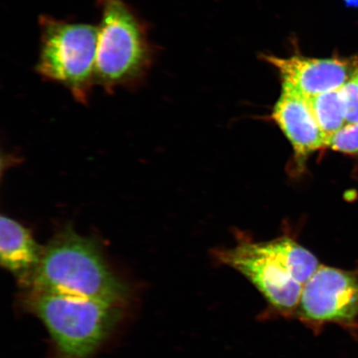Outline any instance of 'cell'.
<instances>
[{
  "mask_svg": "<svg viewBox=\"0 0 358 358\" xmlns=\"http://www.w3.org/2000/svg\"><path fill=\"white\" fill-rule=\"evenodd\" d=\"M26 285L32 289L122 304L127 285L107 265L95 241L71 227L44 246L41 259Z\"/></svg>",
  "mask_w": 358,
  "mask_h": 358,
  "instance_id": "obj_1",
  "label": "cell"
},
{
  "mask_svg": "<svg viewBox=\"0 0 358 358\" xmlns=\"http://www.w3.org/2000/svg\"><path fill=\"white\" fill-rule=\"evenodd\" d=\"M100 10L96 85L112 92L145 82L155 52L149 25L125 0H96Z\"/></svg>",
  "mask_w": 358,
  "mask_h": 358,
  "instance_id": "obj_2",
  "label": "cell"
},
{
  "mask_svg": "<svg viewBox=\"0 0 358 358\" xmlns=\"http://www.w3.org/2000/svg\"><path fill=\"white\" fill-rule=\"evenodd\" d=\"M28 304L47 327L60 358L91 357L122 312V304L34 289Z\"/></svg>",
  "mask_w": 358,
  "mask_h": 358,
  "instance_id": "obj_3",
  "label": "cell"
},
{
  "mask_svg": "<svg viewBox=\"0 0 358 358\" xmlns=\"http://www.w3.org/2000/svg\"><path fill=\"white\" fill-rule=\"evenodd\" d=\"M36 73L64 87L76 100L87 102L95 86L98 26L41 15Z\"/></svg>",
  "mask_w": 358,
  "mask_h": 358,
  "instance_id": "obj_4",
  "label": "cell"
},
{
  "mask_svg": "<svg viewBox=\"0 0 358 358\" xmlns=\"http://www.w3.org/2000/svg\"><path fill=\"white\" fill-rule=\"evenodd\" d=\"M313 327L332 323L344 327L358 320V277L355 273L320 266L304 284L296 311Z\"/></svg>",
  "mask_w": 358,
  "mask_h": 358,
  "instance_id": "obj_5",
  "label": "cell"
},
{
  "mask_svg": "<svg viewBox=\"0 0 358 358\" xmlns=\"http://www.w3.org/2000/svg\"><path fill=\"white\" fill-rule=\"evenodd\" d=\"M219 262L239 271L256 286L271 306L285 315L296 311L303 285L287 268L264 252L259 243L218 250Z\"/></svg>",
  "mask_w": 358,
  "mask_h": 358,
  "instance_id": "obj_6",
  "label": "cell"
},
{
  "mask_svg": "<svg viewBox=\"0 0 358 358\" xmlns=\"http://www.w3.org/2000/svg\"><path fill=\"white\" fill-rule=\"evenodd\" d=\"M266 60L279 71L283 83L290 85L306 97L342 88L358 69L352 61L338 58L270 56Z\"/></svg>",
  "mask_w": 358,
  "mask_h": 358,
  "instance_id": "obj_7",
  "label": "cell"
},
{
  "mask_svg": "<svg viewBox=\"0 0 358 358\" xmlns=\"http://www.w3.org/2000/svg\"><path fill=\"white\" fill-rule=\"evenodd\" d=\"M272 116L299 158H306L313 152L326 147L327 138L313 113L308 98L290 85L283 83Z\"/></svg>",
  "mask_w": 358,
  "mask_h": 358,
  "instance_id": "obj_8",
  "label": "cell"
},
{
  "mask_svg": "<svg viewBox=\"0 0 358 358\" xmlns=\"http://www.w3.org/2000/svg\"><path fill=\"white\" fill-rule=\"evenodd\" d=\"M43 248L32 232L8 216L0 220V259L6 270L22 283H28L41 259Z\"/></svg>",
  "mask_w": 358,
  "mask_h": 358,
  "instance_id": "obj_9",
  "label": "cell"
},
{
  "mask_svg": "<svg viewBox=\"0 0 358 358\" xmlns=\"http://www.w3.org/2000/svg\"><path fill=\"white\" fill-rule=\"evenodd\" d=\"M259 244L264 252L287 268L291 275L302 285L311 278L320 266V262L310 252L287 237Z\"/></svg>",
  "mask_w": 358,
  "mask_h": 358,
  "instance_id": "obj_10",
  "label": "cell"
},
{
  "mask_svg": "<svg viewBox=\"0 0 358 358\" xmlns=\"http://www.w3.org/2000/svg\"><path fill=\"white\" fill-rule=\"evenodd\" d=\"M307 98L328 141L330 136L347 124L345 102L341 88Z\"/></svg>",
  "mask_w": 358,
  "mask_h": 358,
  "instance_id": "obj_11",
  "label": "cell"
},
{
  "mask_svg": "<svg viewBox=\"0 0 358 358\" xmlns=\"http://www.w3.org/2000/svg\"><path fill=\"white\" fill-rule=\"evenodd\" d=\"M326 147L344 154H358V123L344 125L329 138Z\"/></svg>",
  "mask_w": 358,
  "mask_h": 358,
  "instance_id": "obj_12",
  "label": "cell"
},
{
  "mask_svg": "<svg viewBox=\"0 0 358 358\" xmlns=\"http://www.w3.org/2000/svg\"><path fill=\"white\" fill-rule=\"evenodd\" d=\"M341 91L345 102L347 124L358 123V69Z\"/></svg>",
  "mask_w": 358,
  "mask_h": 358,
  "instance_id": "obj_13",
  "label": "cell"
}]
</instances>
